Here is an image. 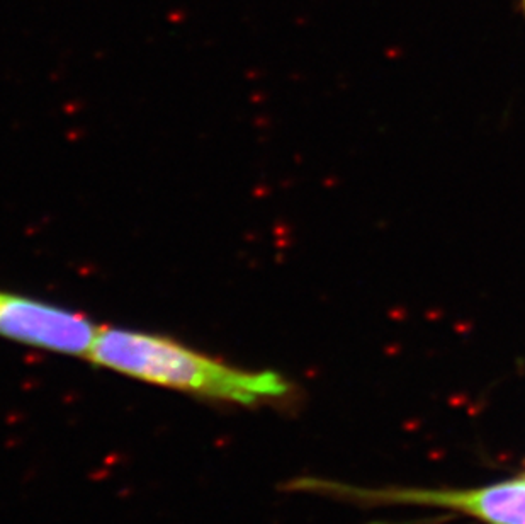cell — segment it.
Here are the masks:
<instances>
[{"label":"cell","mask_w":525,"mask_h":524,"mask_svg":"<svg viewBox=\"0 0 525 524\" xmlns=\"http://www.w3.org/2000/svg\"><path fill=\"white\" fill-rule=\"evenodd\" d=\"M520 7H522V12H523V16H525V0H520Z\"/></svg>","instance_id":"obj_4"},{"label":"cell","mask_w":525,"mask_h":524,"mask_svg":"<svg viewBox=\"0 0 525 524\" xmlns=\"http://www.w3.org/2000/svg\"><path fill=\"white\" fill-rule=\"evenodd\" d=\"M99 327L79 312L0 291V337L38 349L89 356Z\"/></svg>","instance_id":"obj_3"},{"label":"cell","mask_w":525,"mask_h":524,"mask_svg":"<svg viewBox=\"0 0 525 524\" xmlns=\"http://www.w3.org/2000/svg\"><path fill=\"white\" fill-rule=\"evenodd\" d=\"M298 485L362 506L440 507L469 514L486 524H525V480L518 477L478 488H367L317 478L301 480Z\"/></svg>","instance_id":"obj_2"},{"label":"cell","mask_w":525,"mask_h":524,"mask_svg":"<svg viewBox=\"0 0 525 524\" xmlns=\"http://www.w3.org/2000/svg\"><path fill=\"white\" fill-rule=\"evenodd\" d=\"M87 357L134 380L238 405L283 399L289 391V383L275 371L241 370L173 339L142 331L99 329Z\"/></svg>","instance_id":"obj_1"}]
</instances>
